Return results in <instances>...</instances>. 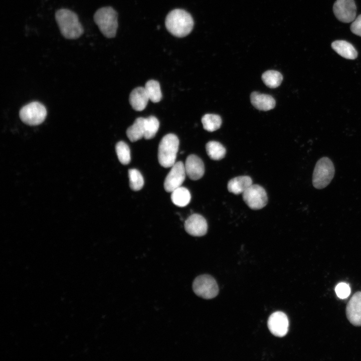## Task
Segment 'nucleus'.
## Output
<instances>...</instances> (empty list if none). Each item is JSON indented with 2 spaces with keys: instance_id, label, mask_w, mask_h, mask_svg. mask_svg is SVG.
I'll return each instance as SVG.
<instances>
[{
  "instance_id": "1",
  "label": "nucleus",
  "mask_w": 361,
  "mask_h": 361,
  "mask_svg": "<svg viewBox=\"0 0 361 361\" xmlns=\"http://www.w3.org/2000/svg\"><path fill=\"white\" fill-rule=\"evenodd\" d=\"M165 26L173 36L184 37L192 31L194 21L191 15L182 9H175L170 12L165 19Z\"/></svg>"
},
{
  "instance_id": "2",
  "label": "nucleus",
  "mask_w": 361,
  "mask_h": 361,
  "mask_svg": "<svg viewBox=\"0 0 361 361\" xmlns=\"http://www.w3.org/2000/svg\"><path fill=\"white\" fill-rule=\"evenodd\" d=\"M55 19L62 35L68 39H76L84 33L77 15L70 10L62 9L55 13Z\"/></svg>"
},
{
  "instance_id": "3",
  "label": "nucleus",
  "mask_w": 361,
  "mask_h": 361,
  "mask_svg": "<svg viewBox=\"0 0 361 361\" xmlns=\"http://www.w3.org/2000/svg\"><path fill=\"white\" fill-rule=\"evenodd\" d=\"M179 146L178 137L174 134L169 133L160 140L158 148V159L163 167H171L175 163Z\"/></svg>"
},
{
  "instance_id": "4",
  "label": "nucleus",
  "mask_w": 361,
  "mask_h": 361,
  "mask_svg": "<svg viewBox=\"0 0 361 361\" xmlns=\"http://www.w3.org/2000/svg\"><path fill=\"white\" fill-rule=\"evenodd\" d=\"M94 21L104 36L108 38L115 36L118 27L117 14L112 8L98 9L94 15Z\"/></svg>"
},
{
  "instance_id": "5",
  "label": "nucleus",
  "mask_w": 361,
  "mask_h": 361,
  "mask_svg": "<svg viewBox=\"0 0 361 361\" xmlns=\"http://www.w3.org/2000/svg\"><path fill=\"white\" fill-rule=\"evenodd\" d=\"M334 174V167L331 160L327 157L321 158L316 162L313 173L312 184L318 189L326 187Z\"/></svg>"
},
{
  "instance_id": "6",
  "label": "nucleus",
  "mask_w": 361,
  "mask_h": 361,
  "mask_svg": "<svg viewBox=\"0 0 361 361\" xmlns=\"http://www.w3.org/2000/svg\"><path fill=\"white\" fill-rule=\"evenodd\" d=\"M193 289L196 294L206 299L215 297L219 293V287L216 280L208 274L197 277L194 281Z\"/></svg>"
},
{
  "instance_id": "7",
  "label": "nucleus",
  "mask_w": 361,
  "mask_h": 361,
  "mask_svg": "<svg viewBox=\"0 0 361 361\" xmlns=\"http://www.w3.org/2000/svg\"><path fill=\"white\" fill-rule=\"evenodd\" d=\"M47 115L45 107L38 102H31L20 111V117L23 122L30 125H37L42 123Z\"/></svg>"
},
{
  "instance_id": "8",
  "label": "nucleus",
  "mask_w": 361,
  "mask_h": 361,
  "mask_svg": "<svg viewBox=\"0 0 361 361\" xmlns=\"http://www.w3.org/2000/svg\"><path fill=\"white\" fill-rule=\"evenodd\" d=\"M243 199L248 206L253 210L263 208L268 202L267 193L264 189L256 184L251 185L243 193Z\"/></svg>"
},
{
  "instance_id": "9",
  "label": "nucleus",
  "mask_w": 361,
  "mask_h": 361,
  "mask_svg": "<svg viewBox=\"0 0 361 361\" xmlns=\"http://www.w3.org/2000/svg\"><path fill=\"white\" fill-rule=\"evenodd\" d=\"M335 17L340 22L349 23L356 17V7L354 0H336L333 6Z\"/></svg>"
},
{
  "instance_id": "10",
  "label": "nucleus",
  "mask_w": 361,
  "mask_h": 361,
  "mask_svg": "<svg viewBox=\"0 0 361 361\" xmlns=\"http://www.w3.org/2000/svg\"><path fill=\"white\" fill-rule=\"evenodd\" d=\"M186 172L185 165L182 161L175 162L171 166L164 182V188L168 193L181 186L184 182Z\"/></svg>"
},
{
  "instance_id": "11",
  "label": "nucleus",
  "mask_w": 361,
  "mask_h": 361,
  "mask_svg": "<svg viewBox=\"0 0 361 361\" xmlns=\"http://www.w3.org/2000/svg\"><path fill=\"white\" fill-rule=\"evenodd\" d=\"M268 326L274 335L278 337L285 336L288 331L289 321L287 316L281 311L273 313L269 317Z\"/></svg>"
},
{
  "instance_id": "12",
  "label": "nucleus",
  "mask_w": 361,
  "mask_h": 361,
  "mask_svg": "<svg viewBox=\"0 0 361 361\" xmlns=\"http://www.w3.org/2000/svg\"><path fill=\"white\" fill-rule=\"evenodd\" d=\"M184 227L186 231L193 236H204L208 230L206 219L202 215L197 214L190 216L185 221Z\"/></svg>"
},
{
  "instance_id": "13",
  "label": "nucleus",
  "mask_w": 361,
  "mask_h": 361,
  "mask_svg": "<svg viewBox=\"0 0 361 361\" xmlns=\"http://www.w3.org/2000/svg\"><path fill=\"white\" fill-rule=\"evenodd\" d=\"M346 314L352 324L361 326V291L355 293L348 302Z\"/></svg>"
},
{
  "instance_id": "14",
  "label": "nucleus",
  "mask_w": 361,
  "mask_h": 361,
  "mask_svg": "<svg viewBox=\"0 0 361 361\" xmlns=\"http://www.w3.org/2000/svg\"><path fill=\"white\" fill-rule=\"evenodd\" d=\"M185 165L186 174L192 180L201 178L205 172L204 164L202 160L195 154L189 155Z\"/></svg>"
},
{
  "instance_id": "15",
  "label": "nucleus",
  "mask_w": 361,
  "mask_h": 361,
  "mask_svg": "<svg viewBox=\"0 0 361 361\" xmlns=\"http://www.w3.org/2000/svg\"><path fill=\"white\" fill-rule=\"evenodd\" d=\"M149 100L144 87L134 89L130 94L129 101L132 108L136 111L144 110Z\"/></svg>"
},
{
  "instance_id": "16",
  "label": "nucleus",
  "mask_w": 361,
  "mask_h": 361,
  "mask_svg": "<svg viewBox=\"0 0 361 361\" xmlns=\"http://www.w3.org/2000/svg\"><path fill=\"white\" fill-rule=\"evenodd\" d=\"M252 104L256 109L262 111H268L275 106L276 102L271 95L253 92L250 95Z\"/></svg>"
},
{
  "instance_id": "17",
  "label": "nucleus",
  "mask_w": 361,
  "mask_h": 361,
  "mask_svg": "<svg viewBox=\"0 0 361 361\" xmlns=\"http://www.w3.org/2000/svg\"><path fill=\"white\" fill-rule=\"evenodd\" d=\"M331 48L340 56L347 59L353 60L357 56L354 47L346 41H335L331 43Z\"/></svg>"
},
{
  "instance_id": "18",
  "label": "nucleus",
  "mask_w": 361,
  "mask_h": 361,
  "mask_svg": "<svg viewBox=\"0 0 361 361\" xmlns=\"http://www.w3.org/2000/svg\"><path fill=\"white\" fill-rule=\"evenodd\" d=\"M252 185V178L247 175L235 177L230 179L228 183V190L233 194L238 195L243 193Z\"/></svg>"
},
{
  "instance_id": "19",
  "label": "nucleus",
  "mask_w": 361,
  "mask_h": 361,
  "mask_svg": "<svg viewBox=\"0 0 361 361\" xmlns=\"http://www.w3.org/2000/svg\"><path fill=\"white\" fill-rule=\"evenodd\" d=\"M144 119L143 117L136 118L133 124L127 128L126 134L131 142L136 141L144 137Z\"/></svg>"
},
{
  "instance_id": "20",
  "label": "nucleus",
  "mask_w": 361,
  "mask_h": 361,
  "mask_svg": "<svg viewBox=\"0 0 361 361\" xmlns=\"http://www.w3.org/2000/svg\"><path fill=\"white\" fill-rule=\"evenodd\" d=\"M191 196L189 191L186 188L179 187L174 190L171 194L172 203L178 207H185L191 201Z\"/></svg>"
},
{
  "instance_id": "21",
  "label": "nucleus",
  "mask_w": 361,
  "mask_h": 361,
  "mask_svg": "<svg viewBox=\"0 0 361 361\" xmlns=\"http://www.w3.org/2000/svg\"><path fill=\"white\" fill-rule=\"evenodd\" d=\"M206 149L208 156L213 160H220L224 157L226 150L220 142L210 141L206 145Z\"/></svg>"
},
{
  "instance_id": "22",
  "label": "nucleus",
  "mask_w": 361,
  "mask_h": 361,
  "mask_svg": "<svg viewBox=\"0 0 361 361\" xmlns=\"http://www.w3.org/2000/svg\"><path fill=\"white\" fill-rule=\"evenodd\" d=\"M262 80L267 87L271 88H275L281 83L283 77L282 74L278 71L268 70L262 74Z\"/></svg>"
},
{
  "instance_id": "23",
  "label": "nucleus",
  "mask_w": 361,
  "mask_h": 361,
  "mask_svg": "<svg viewBox=\"0 0 361 361\" xmlns=\"http://www.w3.org/2000/svg\"><path fill=\"white\" fill-rule=\"evenodd\" d=\"M144 88L149 100L152 102L156 103L161 100L162 94L158 82L150 80L146 83Z\"/></svg>"
},
{
  "instance_id": "24",
  "label": "nucleus",
  "mask_w": 361,
  "mask_h": 361,
  "mask_svg": "<svg viewBox=\"0 0 361 361\" xmlns=\"http://www.w3.org/2000/svg\"><path fill=\"white\" fill-rule=\"evenodd\" d=\"M202 123L205 130L209 132H213L220 127L222 119L221 117L217 114H206L202 118Z\"/></svg>"
},
{
  "instance_id": "25",
  "label": "nucleus",
  "mask_w": 361,
  "mask_h": 361,
  "mask_svg": "<svg viewBox=\"0 0 361 361\" xmlns=\"http://www.w3.org/2000/svg\"><path fill=\"white\" fill-rule=\"evenodd\" d=\"M159 126L158 119L154 116H150L144 119V135L146 139L154 137Z\"/></svg>"
},
{
  "instance_id": "26",
  "label": "nucleus",
  "mask_w": 361,
  "mask_h": 361,
  "mask_svg": "<svg viewBox=\"0 0 361 361\" xmlns=\"http://www.w3.org/2000/svg\"><path fill=\"white\" fill-rule=\"evenodd\" d=\"M115 149L119 161L122 164H128L131 157L130 149L127 143L122 141H119L116 144Z\"/></svg>"
},
{
  "instance_id": "27",
  "label": "nucleus",
  "mask_w": 361,
  "mask_h": 361,
  "mask_svg": "<svg viewBox=\"0 0 361 361\" xmlns=\"http://www.w3.org/2000/svg\"><path fill=\"white\" fill-rule=\"evenodd\" d=\"M129 186L131 190L137 191L141 190L144 185V179L141 173L135 168L128 170Z\"/></svg>"
},
{
  "instance_id": "28",
  "label": "nucleus",
  "mask_w": 361,
  "mask_h": 361,
  "mask_svg": "<svg viewBox=\"0 0 361 361\" xmlns=\"http://www.w3.org/2000/svg\"><path fill=\"white\" fill-rule=\"evenodd\" d=\"M336 295L341 299L347 298L350 293L349 286L345 283H340L338 284L335 289Z\"/></svg>"
},
{
  "instance_id": "29",
  "label": "nucleus",
  "mask_w": 361,
  "mask_h": 361,
  "mask_svg": "<svg viewBox=\"0 0 361 361\" xmlns=\"http://www.w3.org/2000/svg\"><path fill=\"white\" fill-rule=\"evenodd\" d=\"M350 29L352 33L361 37V15L356 17L352 22Z\"/></svg>"
}]
</instances>
